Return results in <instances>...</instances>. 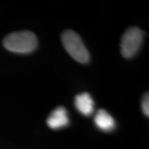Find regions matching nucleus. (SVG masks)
Wrapping results in <instances>:
<instances>
[{
	"instance_id": "obj_1",
	"label": "nucleus",
	"mask_w": 149,
	"mask_h": 149,
	"mask_svg": "<svg viewBox=\"0 0 149 149\" xmlns=\"http://www.w3.org/2000/svg\"><path fill=\"white\" fill-rule=\"evenodd\" d=\"M4 47L14 53L26 54L33 52L37 47V36L30 31H19L8 34L3 39Z\"/></svg>"
},
{
	"instance_id": "obj_2",
	"label": "nucleus",
	"mask_w": 149,
	"mask_h": 149,
	"mask_svg": "<svg viewBox=\"0 0 149 149\" xmlns=\"http://www.w3.org/2000/svg\"><path fill=\"white\" fill-rule=\"evenodd\" d=\"M61 42L66 52L76 61L85 64L90 61V54L81 37L72 30H65L61 34Z\"/></svg>"
},
{
	"instance_id": "obj_3",
	"label": "nucleus",
	"mask_w": 149,
	"mask_h": 149,
	"mask_svg": "<svg viewBox=\"0 0 149 149\" xmlns=\"http://www.w3.org/2000/svg\"><path fill=\"white\" fill-rule=\"evenodd\" d=\"M143 41V32L139 27H133L126 30L123 33L120 49L123 56L132 58L138 53Z\"/></svg>"
},
{
	"instance_id": "obj_4",
	"label": "nucleus",
	"mask_w": 149,
	"mask_h": 149,
	"mask_svg": "<svg viewBox=\"0 0 149 149\" xmlns=\"http://www.w3.org/2000/svg\"><path fill=\"white\" fill-rule=\"evenodd\" d=\"M48 127L52 129H60L69 124V118L64 107L59 106L51 113L47 119Z\"/></svg>"
},
{
	"instance_id": "obj_5",
	"label": "nucleus",
	"mask_w": 149,
	"mask_h": 149,
	"mask_svg": "<svg viewBox=\"0 0 149 149\" xmlns=\"http://www.w3.org/2000/svg\"><path fill=\"white\" fill-rule=\"evenodd\" d=\"M74 106L83 115L90 116L94 112V100L90 94L85 92L75 96Z\"/></svg>"
},
{
	"instance_id": "obj_6",
	"label": "nucleus",
	"mask_w": 149,
	"mask_h": 149,
	"mask_svg": "<svg viewBox=\"0 0 149 149\" xmlns=\"http://www.w3.org/2000/svg\"><path fill=\"white\" fill-rule=\"evenodd\" d=\"M94 122L97 128L102 131H112L115 128L114 118L104 109L98 110L94 118Z\"/></svg>"
},
{
	"instance_id": "obj_7",
	"label": "nucleus",
	"mask_w": 149,
	"mask_h": 149,
	"mask_svg": "<svg viewBox=\"0 0 149 149\" xmlns=\"http://www.w3.org/2000/svg\"><path fill=\"white\" fill-rule=\"evenodd\" d=\"M142 109H143V113L148 117L149 115V96L148 93H146L144 95L143 100H142Z\"/></svg>"
}]
</instances>
